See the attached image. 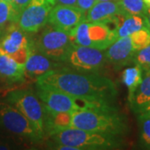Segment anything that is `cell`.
Wrapping results in <instances>:
<instances>
[{
	"label": "cell",
	"mask_w": 150,
	"mask_h": 150,
	"mask_svg": "<svg viewBox=\"0 0 150 150\" xmlns=\"http://www.w3.org/2000/svg\"><path fill=\"white\" fill-rule=\"evenodd\" d=\"M124 12L118 0L98 1L86 13L85 21L89 23L107 21L113 15Z\"/></svg>",
	"instance_id": "15"
},
{
	"label": "cell",
	"mask_w": 150,
	"mask_h": 150,
	"mask_svg": "<svg viewBox=\"0 0 150 150\" xmlns=\"http://www.w3.org/2000/svg\"><path fill=\"white\" fill-rule=\"evenodd\" d=\"M146 27H149L146 16L128 14L117 31L118 38L130 36L132 33Z\"/></svg>",
	"instance_id": "19"
},
{
	"label": "cell",
	"mask_w": 150,
	"mask_h": 150,
	"mask_svg": "<svg viewBox=\"0 0 150 150\" xmlns=\"http://www.w3.org/2000/svg\"><path fill=\"white\" fill-rule=\"evenodd\" d=\"M144 2L145 5L147 7V8H148V9H150V0H144Z\"/></svg>",
	"instance_id": "31"
},
{
	"label": "cell",
	"mask_w": 150,
	"mask_h": 150,
	"mask_svg": "<svg viewBox=\"0 0 150 150\" xmlns=\"http://www.w3.org/2000/svg\"><path fill=\"white\" fill-rule=\"evenodd\" d=\"M30 1L31 0H13L12 3L15 7V8L18 10V12L20 13L23 10V8H25L28 5Z\"/></svg>",
	"instance_id": "27"
},
{
	"label": "cell",
	"mask_w": 150,
	"mask_h": 150,
	"mask_svg": "<svg viewBox=\"0 0 150 150\" xmlns=\"http://www.w3.org/2000/svg\"><path fill=\"white\" fill-rule=\"evenodd\" d=\"M98 2V0H77V6L87 13Z\"/></svg>",
	"instance_id": "26"
},
{
	"label": "cell",
	"mask_w": 150,
	"mask_h": 150,
	"mask_svg": "<svg viewBox=\"0 0 150 150\" xmlns=\"http://www.w3.org/2000/svg\"><path fill=\"white\" fill-rule=\"evenodd\" d=\"M98 1H108V0H98Z\"/></svg>",
	"instance_id": "33"
},
{
	"label": "cell",
	"mask_w": 150,
	"mask_h": 150,
	"mask_svg": "<svg viewBox=\"0 0 150 150\" xmlns=\"http://www.w3.org/2000/svg\"><path fill=\"white\" fill-rule=\"evenodd\" d=\"M38 50L56 62L64 63L70 50L75 44L69 33L45 25L35 41H33Z\"/></svg>",
	"instance_id": "4"
},
{
	"label": "cell",
	"mask_w": 150,
	"mask_h": 150,
	"mask_svg": "<svg viewBox=\"0 0 150 150\" xmlns=\"http://www.w3.org/2000/svg\"><path fill=\"white\" fill-rule=\"evenodd\" d=\"M0 126L11 134L27 139L33 143L42 140L28 119L6 101H0Z\"/></svg>",
	"instance_id": "8"
},
{
	"label": "cell",
	"mask_w": 150,
	"mask_h": 150,
	"mask_svg": "<svg viewBox=\"0 0 150 150\" xmlns=\"http://www.w3.org/2000/svg\"><path fill=\"white\" fill-rule=\"evenodd\" d=\"M138 115H143V116H145V117L150 118V105H149L143 112L139 113V114H138Z\"/></svg>",
	"instance_id": "29"
},
{
	"label": "cell",
	"mask_w": 150,
	"mask_h": 150,
	"mask_svg": "<svg viewBox=\"0 0 150 150\" xmlns=\"http://www.w3.org/2000/svg\"><path fill=\"white\" fill-rule=\"evenodd\" d=\"M0 80L8 84L23 82L24 65L5 54H0Z\"/></svg>",
	"instance_id": "16"
},
{
	"label": "cell",
	"mask_w": 150,
	"mask_h": 150,
	"mask_svg": "<svg viewBox=\"0 0 150 150\" xmlns=\"http://www.w3.org/2000/svg\"><path fill=\"white\" fill-rule=\"evenodd\" d=\"M19 14L13 3L0 0V38L12 24L17 23Z\"/></svg>",
	"instance_id": "20"
},
{
	"label": "cell",
	"mask_w": 150,
	"mask_h": 150,
	"mask_svg": "<svg viewBox=\"0 0 150 150\" xmlns=\"http://www.w3.org/2000/svg\"><path fill=\"white\" fill-rule=\"evenodd\" d=\"M51 139L54 145H66L74 147L77 150L109 149L120 145L121 138L108 134L86 131L69 128L52 135Z\"/></svg>",
	"instance_id": "3"
},
{
	"label": "cell",
	"mask_w": 150,
	"mask_h": 150,
	"mask_svg": "<svg viewBox=\"0 0 150 150\" xmlns=\"http://www.w3.org/2000/svg\"><path fill=\"white\" fill-rule=\"evenodd\" d=\"M140 124V144L145 148L150 149V118L139 115Z\"/></svg>",
	"instance_id": "25"
},
{
	"label": "cell",
	"mask_w": 150,
	"mask_h": 150,
	"mask_svg": "<svg viewBox=\"0 0 150 150\" xmlns=\"http://www.w3.org/2000/svg\"><path fill=\"white\" fill-rule=\"evenodd\" d=\"M72 128L121 138L127 133L126 119L114 106L104 109L81 110L72 114Z\"/></svg>",
	"instance_id": "2"
},
{
	"label": "cell",
	"mask_w": 150,
	"mask_h": 150,
	"mask_svg": "<svg viewBox=\"0 0 150 150\" xmlns=\"http://www.w3.org/2000/svg\"><path fill=\"white\" fill-rule=\"evenodd\" d=\"M146 20L148 23V26L150 28V9L147 10V13H146Z\"/></svg>",
	"instance_id": "30"
},
{
	"label": "cell",
	"mask_w": 150,
	"mask_h": 150,
	"mask_svg": "<svg viewBox=\"0 0 150 150\" xmlns=\"http://www.w3.org/2000/svg\"><path fill=\"white\" fill-rule=\"evenodd\" d=\"M36 85L37 95L43 106L51 111L73 114L81 110H88L92 106V100L74 98L46 86Z\"/></svg>",
	"instance_id": "7"
},
{
	"label": "cell",
	"mask_w": 150,
	"mask_h": 150,
	"mask_svg": "<svg viewBox=\"0 0 150 150\" xmlns=\"http://www.w3.org/2000/svg\"><path fill=\"white\" fill-rule=\"evenodd\" d=\"M54 7L29 3L19 14L17 25L24 33H38L48 24L50 11Z\"/></svg>",
	"instance_id": "12"
},
{
	"label": "cell",
	"mask_w": 150,
	"mask_h": 150,
	"mask_svg": "<svg viewBox=\"0 0 150 150\" xmlns=\"http://www.w3.org/2000/svg\"><path fill=\"white\" fill-rule=\"evenodd\" d=\"M4 1H7V2H11V3L13 2V0H4Z\"/></svg>",
	"instance_id": "32"
},
{
	"label": "cell",
	"mask_w": 150,
	"mask_h": 150,
	"mask_svg": "<svg viewBox=\"0 0 150 150\" xmlns=\"http://www.w3.org/2000/svg\"><path fill=\"white\" fill-rule=\"evenodd\" d=\"M105 50L106 60L116 69L134 63L136 51L133 48L129 36L119 38Z\"/></svg>",
	"instance_id": "14"
},
{
	"label": "cell",
	"mask_w": 150,
	"mask_h": 150,
	"mask_svg": "<svg viewBox=\"0 0 150 150\" xmlns=\"http://www.w3.org/2000/svg\"><path fill=\"white\" fill-rule=\"evenodd\" d=\"M143 70L139 65L125 69L122 75V80L129 89V97L133 94L143 79Z\"/></svg>",
	"instance_id": "21"
},
{
	"label": "cell",
	"mask_w": 150,
	"mask_h": 150,
	"mask_svg": "<svg viewBox=\"0 0 150 150\" xmlns=\"http://www.w3.org/2000/svg\"><path fill=\"white\" fill-rule=\"evenodd\" d=\"M86 20V13L78 7L56 4L50 11L48 24L71 33Z\"/></svg>",
	"instance_id": "11"
},
{
	"label": "cell",
	"mask_w": 150,
	"mask_h": 150,
	"mask_svg": "<svg viewBox=\"0 0 150 150\" xmlns=\"http://www.w3.org/2000/svg\"><path fill=\"white\" fill-rule=\"evenodd\" d=\"M36 84L88 100L112 103L118 93L116 85L110 79L98 74L83 73L65 67L46 73L36 81Z\"/></svg>",
	"instance_id": "1"
},
{
	"label": "cell",
	"mask_w": 150,
	"mask_h": 150,
	"mask_svg": "<svg viewBox=\"0 0 150 150\" xmlns=\"http://www.w3.org/2000/svg\"><path fill=\"white\" fill-rule=\"evenodd\" d=\"M70 35L74 38L75 44L92 47L99 50L107 49L118 39L117 32L101 22H83Z\"/></svg>",
	"instance_id": "6"
},
{
	"label": "cell",
	"mask_w": 150,
	"mask_h": 150,
	"mask_svg": "<svg viewBox=\"0 0 150 150\" xmlns=\"http://www.w3.org/2000/svg\"><path fill=\"white\" fill-rule=\"evenodd\" d=\"M131 109L136 114H139L150 105V72L145 73L142 82L131 96L129 97Z\"/></svg>",
	"instance_id": "18"
},
{
	"label": "cell",
	"mask_w": 150,
	"mask_h": 150,
	"mask_svg": "<svg viewBox=\"0 0 150 150\" xmlns=\"http://www.w3.org/2000/svg\"><path fill=\"white\" fill-rule=\"evenodd\" d=\"M134 63L139 65L143 72H150V44L135 52Z\"/></svg>",
	"instance_id": "24"
},
{
	"label": "cell",
	"mask_w": 150,
	"mask_h": 150,
	"mask_svg": "<svg viewBox=\"0 0 150 150\" xmlns=\"http://www.w3.org/2000/svg\"><path fill=\"white\" fill-rule=\"evenodd\" d=\"M123 10L128 14L146 16L147 7L144 0H118Z\"/></svg>",
	"instance_id": "22"
},
{
	"label": "cell",
	"mask_w": 150,
	"mask_h": 150,
	"mask_svg": "<svg viewBox=\"0 0 150 150\" xmlns=\"http://www.w3.org/2000/svg\"><path fill=\"white\" fill-rule=\"evenodd\" d=\"M56 4L78 7L77 6V0H56Z\"/></svg>",
	"instance_id": "28"
},
{
	"label": "cell",
	"mask_w": 150,
	"mask_h": 150,
	"mask_svg": "<svg viewBox=\"0 0 150 150\" xmlns=\"http://www.w3.org/2000/svg\"><path fill=\"white\" fill-rule=\"evenodd\" d=\"M107 62L105 54L98 48L74 44L64 63L73 69L97 74Z\"/></svg>",
	"instance_id": "9"
},
{
	"label": "cell",
	"mask_w": 150,
	"mask_h": 150,
	"mask_svg": "<svg viewBox=\"0 0 150 150\" xmlns=\"http://www.w3.org/2000/svg\"><path fill=\"white\" fill-rule=\"evenodd\" d=\"M4 98L6 102L14 106L28 119L39 138L43 140L45 137L44 110L38 95L30 89L17 88L7 92Z\"/></svg>",
	"instance_id": "5"
},
{
	"label": "cell",
	"mask_w": 150,
	"mask_h": 150,
	"mask_svg": "<svg viewBox=\"0 0 150 150\" xmlns=\"http://www.w3.org/2000/svg\"><path fill=\"white\" fill-rule=\"evenodd\" d=\"M43 128L44 134L51 137L59 131L72 128V114L68 112L51 111L43 107Z\"/></svg>",
	"instance_id": "17"
},
{
	"label": "cell",
	"mask_w": 150,
	"mask_h": 150,
	"mask_svg": "<svg viewBox=\"0 0 150 150\" xmlns=\"http://www.w3.org/2000/svg\"><path fill=\"white\" fill-rule=\"evenodd\" d=\"M61 67L62 63L48 59L38 50L33 41L29 42L28 56L24 64L25 80L37 81L46 73Z\"/></svg>",
	"instance_id": "13"
},
{
	"label": "cell",
	"mask_w": 150,
	"mask_h": 150,
	"mask_svg": "<svg viewBox=\"0 0 150 150\" xmlns=\"http://www.w3.org/2000/svg\"><path fill=\"white\" fill-rule=\"evenodd\" d=\"M29 52V41L17 23L12 24L0 38V54H5L20 64H25Z\"/></svg>",
	"instance_id": "10"
},
{
	"label": "cell",
	"mask_w": 150,
	"mask_h": 150,
	"mask_svg": "<svg viewBox=\"0 0 150 150\" xmlns=\"http://www.w3.org/2000/svg\"><path fill=\"white\" fill-rule=\"evenodd\" d=\"M129 37L134 50H140L150 44V28L149 27L144 28L132 33Z\"/></svg>",
	"instance_id": "23"
}]
</instances>
